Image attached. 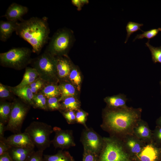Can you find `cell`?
I'll list each match as a JSON object with an SVG mask.
<instances>
[{
  "label": "cell",
  "instance_id": "cell-1",
  "mask_svg": "<svg viewBox=\"0 0 161 161\" xmlns=\"http://www.w3.org/2000/svg\"><path fill=\"white\" fill-rule=\"evenodd\" d=\"M23 48L46 67L49 78L58 81L74 58L75 44L71 27L49 26L35 29L27 34Z\"/></svg>",
  "mask_w": 161,
  "mask_h": 161
},
{
  "label": "cell",
  "instance_id": "cell-2",
  "mask_svg": "<svg viewBox=\"0 0 161 161\" xmlns=\"http://www.w3.org/2000/svg\"><path fill=\"white\" fill-rule=\"evenodd\" d=\"M112 60L108 45L98 42L90 43L78 55L68 76L82 85L98 83L109 69Z\"/></svg>",
  "mask_w": 161,
  "mask_h": 161
},
{
  "label": "cell",
  "instance_id": "cell-3",
  "mask_svg": "<svg viewBox=\"0 0 161 161\" xmlns=\"http://www.w3.org/2000/svg\"><path fill=\"white\" fill-rule=\"evenodd\" d=\"M47 76L39 71L21 72L0 80V94L5 100L31 105L47 94Z\"/></svg>",
  "mask_w": 161,
  "mask_h": 161
},
{
  "label": "cell",
  "instance_id": "cell-4",
  "mask_svg": "<svg viewBox=\"0 0 161 161\" xmlns=\"http://www.w3.org/2000/svg\"><path fill=\"white\" fill-rule=\"evenodd\" d=\"M50 102L54 105L59 117L70 125L78 124L85 105L84 87L69 77L51 90Z\"/></svg>",
  "mask_w": 161,
  "mask_h": 161
},
{
  "label": "cell",
  "instance_id": "cell-5",
  "mask_svg": "<svg viewBox=\"0 0 161 161\" xmlns=\"http://www.w3.org/2000/svg\"><path fill=\"white\" fill-rule=\"evenodd\" d=\"M43 13L39 9H34L23 4H20L14 8L9 19L5 24L11 31L27 33L33 31V26L40 21Z\"/></svg>",
  "mask_w": 161,
  "mask_h": 161
},
{
  "label": "cell",
  "instance_id": "cell-6",
  "mask_svg": "<svg viewBox=\"0 0 161 161\" xmlns=\"http://www.w3.org/2000/svg\"><path fill=\"white\" fill-rule=\"evenodd\" d=\"M13 131L19 141L29 146L35 153L51 161L49 150L51 141L43 128L31 132L15 130H13Z\"/></svg>",
  "mask_w": 161,
  "mask_h": 161
},
{
  "label": "cell",
  "instance_id": "cell-7",
  "mask_svg": "<svg viewBox=\"0 0 161 161\" xmlns=\"http://www.w3.org/2000/svg\"><path fill=\"white\" fill-rule=\"evenodd\" d=\"M27 33L2 31L0 33V60L8 63L23 47Z\"/></svg>",
  "mask_w": 161,
  "mask_h": 161
},
{
  "label": "cell",
  "instance_id": "cell-8",
  "mask_svg": "<svg viewBox=\"0 0 161 161\" xmlns=\"http://www.w3.org/2000/svg\"><path fill=\"white\" fill-rule=\"evenodd\" d=\"M93 85L84 87L85 105L87 115L91 117H96L104 112L106 98L103 92Z\"/></svg>",
  "mask_w": 161,
  "mask_h": 161
},
{
  "label": "cell",
  "instance_id": "cell-9",
  "mask_svg": "<svg viewBox=\"0 0 161 161\" xmlns=\"http://www.w3.org/2000/svg\"><path fill=\"white\" fill-rule=\"evenodd\" d=\"M59 116L58 110L54 105L50 102H39L37 109L31 123L23 130L24 132H31L43 128Z\"/></svg>",
  "mask_w": 161,
  "mask_h": 161
},
{
  "label": "cell",
  "instance_id": "cell-10",
  "mask_svg": "<svg viewBox=\"0 0 161 161\" xmlns=\"http://www.w3.org/2000/svg\"><path fill=\"white\" fill-rule=\"evenodd\" d=\"M60 139L64 141L70 148L85 146L91 143L88 130L75 125L69 124L60 135Z\"/></svg>",
  "mask_w": 161,
  "mask_h": 161
},
{
  "label": "cell",
  "instance_id": "cell-11",
  "mask_svg": "<svg viewBox=\"0 0 161 161\" xmlns=\"http://www.w3.org/2000/svg\"><path fill=\"white\" fill-rule=\"evenodd\" d=\"M91 138V146L88 152H92L98 147L109 145L112 142L113 134L108 127L103 125L93 126L87 129Z\"/></svg>",
  "mask_w": 161,
  "mask_h": 161
},
{
  "label": "cell",
  "instance_id": "cell-12",
  "mask_svg": "<svg viewBox=\"0 0 161 161\" xmlns=\"http://www.w3.org/2000/svg\"><path fill=\"white\" fill-rule=\"evenodd\" d=\"M91 153H93L90 155L91 161H119L118 153L109 145L98 147Z\"/></svg>",
  "mask_w": 161,
  "mask_h": 161
},
{
  "label": "cell",
  "instance_id": "cell-13",
  "mask_svg": "<svg viewBox=\"0 0 161 161\" xmlns=\"http://www.w3.org/2000/svg\"><path fill=\"white\" fill-rule=\"evenodd\" d=\"M17 137L13 130L0 125V146L3 148H14L18 146Z\"/></svg>",
  "mask_w": 161,
  "mask_h": 161
},
{
  "label": "cell",
  "instance_id": "cell-14",
  "mask_svg": "<svg viewBox=\"0 0 161 161\" xmlns=\"http://www.w3.org/2000/svg\"><path fill=\"white\" fill-rule=\"evenodd\" d=\"M104 118L112 126L118 128L122 123V116L119 110L114 104H109L103 113Z\"/></svg>",
  "mask_w": 161,
  "mask_h": 161
},
{
  "label": "cell",
  "instance_id": "cell-15",
  "mask_svg": "<svg viewBox=\"0 0 161 161\" xmlns=\"http://www.w3.org/2000/svg\"><path fill=\"white\" fill-rule=\"evenodd\" d=\"M70 157L71 161H91L88 148L83 146L71 148Z\"/></svg>",
  "mask_w": 161,
  "mask_h": 161
},
{
  "label": "cell",
  "instance_id": "cell-16",
  "mask_svg": "<svg viewBox=\"0 0 161 161\" xmlns=\"http://www.w3.org/2000/svg\"><path fill=\"white\" fill-rule=\"evenodd\" d=\"M43 158L36 153L23 150L18 154V161H43Z\"/></svg>",
  "mask_w": 161,
  "mask_h": 161
},
{
  "label": "cell",
  "instance_id": "cell-17",
  "mask_svg": "<svg viewBox=\"0 0 161 161\" xmlns=\"http://www.w3.org/2000/svg\"><path fill=\"white\" fill-rule=\"evenodd\" d=\"M70 149L68 145H66L62 150L52 156L51 161H71Z\"/></svg>",
  "mask_w": 161,
  "mask_h": 161
},
{
  "label": "cell",
  "instance_id": "cell-18",
  "mask_svg": "<svg viewBox=\"0 0 161 161\" xmlns=\"http://www.w3.org/2000/svg\"><path fill=\"white\" fill-rule=\"evenodd\" d=\"M67 145L64 141L60 139L52 141L49 149L51 158L52 156L62 150Z\"/></svg>",
  "mask_w": 161,
  "mask_h": 161
},
{
  "label": "cell",
  "instance_id": "cell-19",
  "mask_svg": "<svg viewBox=\"0 0 161 161\" xmlns=\"http://www.w3.org/2000/svg\"><path fill=\"white\" fill-rule=\"evenodd\" d=\"M108 3L110 7L115 10L117 15H120L122 13L124 8L122 5L120 0H110L108 1Z\"/></svg>",
  "mask_w": 161,
  "mask_h": 161
},
{
  "label": "cell",
  "instance_id": "cell-20",
  "mask_svg": "<svg viewBox=\"0 0 161 161\" xmlns=\"http://www.w3.org/2000/svg\"><path fill=\"white\" fill-rule=\"evenodd\" d=\"M18 154L11 153H1L0 161H18Z\"/></svg>",
  "mask_w": 161,
  "mask_h": 161
},
{
  "label": "cell",
  "instance_id": "cell-21",
  "mask_svg": "<svg viewBox=\"0 0 161 161\" xmlns=\"http://www.w3.org/2000/svg\"><path fill=\"white\" fill-rule=\"evenodd\" d=\"M120 2L124 9L127 6H131L133 3V1L131 0H120Z\"/></svg>",
  "mask_w": 161,
  "mask_h": 161
},
{
  "label": "cell",
  "instance_id": "cell-22",
  "mask_svg": "<svg viewBox=\"0 0 161 161\" xmlns=\"http://www.w3.org/2000/svg\"><path fill=\"white\" fill-rule=\"evenodd\" d=\"M158 153L159 154H160L161 157V146L158 148Z\"/></svg>",
  "mask_w": 161,
  "mask_h": 161
}]
</instances>
